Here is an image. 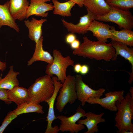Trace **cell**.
Instances as JSON below:
<instances>
[{
    "label": "cell",
    "instance_id": "obj_31",
    "mask_svg": "<svg viewBox=\"0 0 133 133\" xmlns=\"http://www.w3.org/2000/svg\"><path fill=\"white\" fill-rule=\"evenodd\" d=\"M89 67L88 65L84 64L82 65L80 73L83 75L86 74L89 71Z\"/></svg>",
    "mask_w": 133,
    "mask_h": 133
},
{
    "label": "cell",
    "instance_id": "obj_2",
    "mask_svg": "<svg viewBox=\"0 0 133 133\" xmlns=\"http://www.w3.org/2000/svg\"><path fill=\"white\" fill-rule=\"evenodd\" d=\"M117 113L115 117V126L118 133H133V99L129 92L127 93L120 102L116 103Z\"/></svg>",
    "mask_w": 133,
    "mask_h": 133
},
{
    "label": "cell",
    "instance_id": "obj_27",
    "mask_svg": "<svg viewBox=\"0 0 133 133\" xmlns=\"http://www.w3.org/2000/svg\"><path fill=\"white\" fill-rule=\"evenodd\" d=\"M17 116L13 111L9 112L5 117L0 126V133H3L7 126Z\"/></svg>",
    "mask_w": 133,
    "mask_h": 133
},
{
    "label": "cell",
    "instance_id": "obj_18",
    "mask_svg": "<svg viewBox=\"0 0 133 133\" xmlns=\"http://www.w3.org/2000/svg\"><path fill=\"white\" fill-rule=\"evenodd\" d=\"M7 96L8 99L15 103L17 106L29 102L30 100L28 89L19 86L11 90H8Z\"/></svg>",
    "mask_w": 133,
    "mask_h": 133
},
{
    "label": "cell",
    "instance_id": "obj_35",
    "mask_svg": "<svg viewBox=\"0 0 133 133\" xmlns=\"http://www.w3.org/2000/svg\"><path fill=\"white\" fill-rule=\"evenodd\" d=\"M132 98L133 99V87H131L130 89V92Z\"/></svg>",
    "mask_w": 133,
    "mask_h": 133
},
{
    "label": "cell",
    "instance_id": "obj_16",
    "mask_svg": "<svg viewBox=\"0 0 133 133\" xmlns=\"http://www.w3.org/2000/svg\"><path fill=\"white\" fill-rule=\"evenodd\" d=\"M83 5L95 16L105 15L111 8L105 0H83Z\"/></svg>",
    "mask_w": 133,
    "mask_h": 133
},
{
    "label": "cell",
    "instance_id": "obj_22",
    "mask_svg": "<svg viewBox=\"0 0 133 133\" xmlns=\"http://www.w3.org/2000/svg\"><path fill=\"white\" fill-rule=\"evenodd\" d=\"M111 30V40L120 42L131 47L133 46V31L132 30L123 29L118 31L113 26Z\"/></svg>",
    "mask_w": 133,
    "mask_h": 133
},
{
    "label": "cell",
    "instance_id": "obj_24",
    "mask_svg": "<svg viewBox=\"0 0 133 133\" xmlns=\"http://www.w3.org/2000/svg\"><path fill=\"white\" fill-rule=\"evenodd\" d=\"M53 4V14L64 17H70L71 15V10L75 5L73 2L70 1L61 2L57 0H52Z\"/></svg>",
    "mask_w": 133,
    "mask_h": 133
},
{
    "label": "cell",
    "instance_id": "obj_10",
    "mask_svg": "<svg viewBox=\"0 0 133 133\" xmlns=\"http://www.w3.org/2000/svg\"><path fill=\"white\" fill-rule=\"evenodd\" d=\"M124 90L116 91L107 92L105 97L95 98H90L86 102L91 104H98L104 108L112 111H117L116 103V101H121L124 98Z\"/></svg>",
    "mask_w": 133,
    "mask_h": 133
},
{
    "label": "cell",
    "instance_id": "obj_29",
    "mask_svg": "<svg viewBox=\"0 0 133 133\" xmlns=\"http://www.w3.org/2000/svg\"><path fill=\"white\" fill-rule=\"evenodd\" d=\"M76 39V35L74 33H71L68 34L66 36L65 40L67 44H70Z\"/></svg>",
    "mask_w": 133,
    "mask_h": 133
},
{
    "label": "cell",
    "instance_id": "obj_17",
    "mask_svg": "<svg viewBox=\"0 0 133 133\" xmlns=\"http://www.w3.org/2000/svg\"><path fill=\"white\" fill-rule=\"evenodd\" d=\"M43 37L42 36L38 42L35 44V49L32 58L28 61L27 65H31L34 62L37 61H42L51 64L53 57L49 52L44 50L43 48Z\"/></svg>",
    "mask_w": 133,
    "mask_h": 133
},
{
    "label": "cell",
    "instance_id": "obj_26",
    "mask_svg": "<svg viewBox=\"0 0 133 133\" xmlns=\"http://www.w3.org/2000/svg\"><path fill=\"white\" fill-rule=\"evenodd\" d=\"M111 7L124 10H129L133 7V0H105Z\"/></svg>",
    "mask_w": 133,
    "mask_h": 133
},
{
    "label": "cell",
    "instance_id": "obj_3",
    "mask_svg": "<svg viewBox=\"0 0 133 133\" xmlns=\"http://www.w3.org/2000/svg\"><path fill=\"white\" fill-rule=\"evenodd\" d=\"M28 89L30 98L29 102L39 104L45 102L51 97L54 91L52 77L47 74L40 77Z\"/></svg>",
    "mask_w": 133,
    "mask_h": 133
},
{
    "label": "cell",
    "instance_id": "obj_7",
    "mask_svg": "<svg viewBox=\"0 0 133 133\" xmlns=\"http://www.w3.org/2000/svg\"><path fill=\"white\" fill-rule=\"evenodd\" d=\"M76 111L75 114L68 117L63 115L57 116V119L61 121L60 125L59 127L60 131L77 133L85 128L84 125L76 123L81 118L85 116V111L81 108L80 105L78 106Z\"/></svg>",
    "mask_w": 133,
    "mask_h": 133
},
{
    "label": "cell",
    "instance_id": "obj_34",
    "mask_svg": "<svg viewBox=\"0 0 133 133\" xmlns=\"http://www.w3.org/2000/svg\"><path fill=\"white\" fill-rule=\"evenodd\" d=\"M6 65L5 62H2L0 61V70L3 71L6 68Z\"/></svg>",
    "mask_w": 133,
    "mask_h": 133
},
{
    "label": "cell",
    "instance_id": "obj_28",
    "mask_svg": "<svg viewBox=\"0 0 133 133\" xmlns=\"http://www.w3.org/2000/svg\"><path fill=\"white\" fill-rule=\"evenodd\" d=\"M7 89H0V100L3 101L6 104H9L12 102L7 98Z\"/></svg>",
    "mask_w": 133,
    "mask_h": 133
},
{
    "label": "cell",
    "instance_id": "obj_4",
    "mask_svg": "<svg viewBox=\"0 0 133 133\" xmlns=\"http://www.w3.org/2000/svg\"><path fill=\"white\" fill-rule=\"evenodd\" d=\"M53 60L52 63L47 65L45 71L46 74L52 77L55 75L58 81L63 83L66 77V71L69 66H73L74 61L69 56L64 57L59 50L53 51Z\"/></svg>",
    "mask_w": 133,
    "mask_h": 133
},
{
    "label": "cell",
    "instance_id": "obj_13",
    "mask_svg": "<svg viewBox=\"0 0 133 133\" xmlns=\"http://www.w3.org/2000/svg\"><path fill=\"white\" fill-rule=\"evenodd\" d=\"M112 26L94 20L88 29L98 41L104 42L107 41L108 39L112 36L111 29Z\"/></svg>",
    "mask_w": 133,
    "mask_h": 133
},
{
    "label": "cell",
    "instance_id": "obj_12",
    "mask_svg": "<svg viewBox=\"0 0 133 133\" xmlns=\"http://www.w3.org/2000/svg\"><path fill=\"white\" fill-rule=\"evenodd\" d=\"M50 0H31L28 7L26 18L34 15L37 17H47L48 13L47 11H52L54 6L52 3H48L46 2Z\"/></svg>",
    "mask_w": 133,
    "mask_h": 133
},
{
    "label": "cell",
    "instance_id": "obj_5",
    "mask_svg": "<svg viewBox=\"0 0 133 133\" xmlns=\"http://www.w3.org/2000/svg\"><path fill=\"white\" fill-rule=\"evenodd\" d=\"M62 84L58 92L59 95L56 99V109L59 112L63 111L68 103L72 104L77 99L75 76L67 75Z\"/></svg>",
    "mask_w": 133,
    "mask_h": 133
},
{
    "label": "cell",
    "instance_id": "obj_8",
    "mask_svg": "<svg viewBox=\"0 0 133 133\" xmlns=\"http://www.w3.org/2000/svg\"><path fill=\"white\" fill-rule=\"evenodd\" d=\"M75 77L77 99L81 102L82 106L85 105L89 98H100L105 91V89L103 88L97 90L92 89L83 82L80 75H76Z\"/></svg>",
    "mask_w": 133,
    "mask_h": 133
},
{
    "label": "cell",
    "instance_id": "obj_9",
    "mask_svg": "<svg viewBox=\"0 0 133 133\" xmlns=\"http://www.w3.org/2000/svg\"><path fill=\"white\" fill-rule=\"evenodd\" d=\"M54 86L53 93L51 97L46 100V102L49 105V110L46 121L47 125L45 133H57L60 130L59 127L57 126H52L53 121L57 119L56 116L54 111V107L55 100L60 88L62 86L63 84L57 80L56 76L52 77Z\"/></svg>",
    "mask_w": 133,
    "mask_h": 133
},
{
    "label": "cell",
    "instance_id": "obj_33",
    "mask_svg": "<svg viewBox=\"0 0 133 133\" xmlns=\"http://www.w3.org/2000/svg\"><path fill=\"white\" fill-rule=\"evenodd\" d=\"M66 1L70 0L75 4H77L80 7H82L83 6V0H65Z\"/></svg>",
    "mask_w": 133,
    "mask_h": 133
},
{
    "label": "cell",
    "instance_id": "obj_25",
    "mask_svg": "<svg viewBox=\"0 0 133 133\" xmlns=\"http://www.w3.org/2000/svg\"><path fill=\"white\" fill-rule=\"evenodd\" d=\"M13 111L17 116L20 114L30 113L35 112L41 114L44 113L42 106L39 104L29 102L17 106V108Z\"/></svg>",
    "mask_w": 133,
    "mask_h": 133
},
{
    "label": "cell",
    "instance_id": "obj_11",
    "mask_svg": "<svg viewBox=\"0 0 133 133\" xmlns=\"http://www.w3.org/2000/svg\"><path fill=\"white\" fill-rule=\"evenodd\" d=\"M86 10L87 14L80 17L79 22L76 24L67 22L64 19L61 20L68 32L83 34L87 32L89 27L93 21L95 20V16L88 9Z\"/></svg>",
    "mask_w": 133,
    "mask_h": 133
},
{
    "label": "cell",
    "instance_id": "obj_6",
    "mask_svg": "<svg viewBox=\"0 0 133 133\" xmlns=\"http://www.w3.org/2000/svg\"><path fill=\"white\" fill-rule=\"evenodd\" d=\"M95 20L115 23L120 29L132 30L133 28V16L130 11L114 7H111L110 11L105 15L95 16Z\"/></svg>",
    "mask_w": 133,
    "mask_h": 133
},
{
    "label": "cell",
    "instance_id": "obj_23",
    "mask_svg": "<svg viewBox=\"0 0 133 133\" xmlns=\"http://www.w3.org/2000/svg\"><path fill=\"white\" fill-rule=\"evenodd\" d=\"M8 73L3 78H0V89L10 90L19 84L17 77L19 74L18 72L14 70L13 66H11Z\"/></svg>",
    "mask_w": 133,
    "mask_h": 133
},
{
    "label": "cell",
    "instance_id": "obj_19",
    "mask_svg": "<svg viewBox=\"0 0 133 133\" xmlns=\"http://www.w3.org/2000/svg\"><path fill=\"white\" fill-rule=\"evenodd\" d=\"M47 20L42 18L38 20L32 17L31 21H24L25 24L29 30L28 37L30 39L37 43L42 36V26L43 23Z\"/></svg>",
    "mask_w": 133,
    "mask_h": 133
},
{
    "label": "cell",
    "instance_id": "obj_1",
    "mask_svg": "<svg viewBox=\"0 0 133 133\" xmlns=\"http://www.w3.org/2000/svg\"><path fill=\"white\" fill-rule=\"evenodd\" d=\"M79 47L73 51L74 55L97 60H116L117 56L115 50L110 43L93 41L86 36L84 37Z\"/></svg>",
    "mask_w": 133,
    "mask_h": 133
},
{
    "label": "cell",
    "instance_id": "obj_30",
    "mask_svg": "<svg viewBox=\"0 0 133 133\" xmlns=\"http://www.w3.org/2000/svg\"><path fill=\"white\" fill-rule=\"evenodd\" d=\"M71 48L74 50L78 48L80 44V42L78 39H76L70 44Z\"/></svg>",
    "mask_w": 133,
    "mask_h": 133
},
{
    "label": "cell",
    "instance_id": "obj_14",
    "mask_svg": "<svg viewBox=\"0 0 133 133\" xmlns=\"http://www.w3.org/2000/svg\"><path fill=\"white\" fill-rule=\"evenodd\" d=\"M104 114L103 112L99 114H96L91 112L85 113V116L86 118L80 119L77 121V123L86 126L87 130L84 133H97L99 130L98 124L105 121V119L102 118Z\"/></svg>",
    "mask_w": 133,
    "mask_h": 133
},
{
    "label": "cell",
    "instance_id": "obj_32",
    "mask_svg": "<svg viewBox=\"0 0 133 133\" xmlns=\"http://www.w3.org/2000/svg\"><path fill=\"white\" fill-rule=\"evenodd\" d=\"M82 65L80 64H78L74 65L73 69L75 72L79 73H80Z\"/></svg>",
    "mask_w": 133,
    "mask_h": 133
},
{
    "label": "cell",
    "instance_id": "obj_21",
    "mask_svg": "<svg viewBox=\"0 0 133 133\" xmlns=\"http://www.w3.org/2000/svg\"><path fill=\"white\" fill-rule=\"evenodd\" d=\"M15 21L11 16L9 11V1H7L3 5L0 4V29L2 26L6 25L19 32V29Z\"/></svg>",
    "mask_w": 133,
    "mask_h": 133
},
{
    "label": "cell",
    "instance_id": "obj_15",
    "mask_svg": "<svg viewBox=\"0 0 133 133\" xmlns=\"http://www.w3.org/2000/svg\"><path fill=\"white\" fill-rule=\"evenodd\" d=\"M9 10L16 20L21 21L26 18L29 2L28 0H10Z\"/></svg>",
    "mask_w": 133,
    "mask_h": 133
},
{
    "label": "cell",
    "instance_id": "obj_20",
    "mask_svg": "<svg viewBox=\"0 0 133 133\" xmlns=\"http://www.w3.org/2000/svg\"><path fill=\"white\" fill-rule=\"evenodd\" d=\"M110 43L115 49L117 56L120 55L128 60L132 66V71L129 73L130 79L133 78V49L120 42L111 40Z\"/></svg>",
    "mask_w": 133,
    "mask_h": 133
}]
</instances>
